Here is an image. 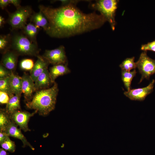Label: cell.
Returning <instances> with one entry per match:
<instances>
[{"label": "cell", "instance_id": "1", "mask_svg": "<svg viewBox=\"0 0 155 155\" xmlns=\"http://www.w3.org/2000/svg\"><path fill=\"white\" fill-rule=\"evenodd\" d=\"M49 22L46 33L52 37L67 38L98 29L106 21L95 12L85 13L75 4H69L58 8L40 5L38 6Z\"/></svg>", "mask_w": 155, "mask_h": 155}, {"label": "cell", "instance_id": "2", "mask_svg": "<svg viewBox=\"0 0 155 155\" xmlns=\"http://www.w3.org/2000/svg\"><path fill=\"white\" fill-rule=\"evenodd\" d=\"M58 92V85L55 82L50 88L36 91L26 105L28 108L37 111L40 115H47L55 108Z\"/></svg>", "mask_w": 155, "mask_h": 155}, {"label": "cell", "instance_id": "3", "mask_svg": "<svg viewBox=\"0 0 155 155\" xmlns=\"http://www.w3.org/2000/svg\"><path fill=\"white\" fill-rule=\"evenodd\" d=\"M11 47L19 55L37 57L39 55V49L37 44L21 34H16L11 36Z\"/></svg>", "mask_w": 155, "mask_h": 155}, {"label": "cell", "instance_id": "4", "mask_svg": "<svg viewBox=\"0 0 155 155\" xmlns=\"http://www.w3.org/2000/svg\"><path fill=\"white\" fill-rule=\"evenodd\" d=\"M119 1L117 0H99L92 5V8L99 11L109 22L113 30L115 28V13Z\"/></svg>", "mask_w": 155, "mask_h": 155}, {"label": "cell", "instance_id": "5", "mask_svg": "<svg viewBox=\"0 0 155 155\" xmlns=\"http://www.w3.org/2000/svg\"><path fill=\"white\" fill-rule=\"evenodd\" d=\"M32 12L30 6L21 7L9 15L8 22L13 29H23L27 24L28 19L32 15Z\"/></svg>", "mask_w": 155, "mask_h": 155}, {"label": "cell", "instance_id": "6", "mask_svg": "<svg viewBox=\"0 0 155 155\" xmlns=\"http://www.w3.org/2000/svg\"><path fill=\"white\" fill-rule=\"evenodd\" d=\"M136 64L142 75L139 83L145 78L149 80L150 76L155 74V60L147 55V51H144L141 54Z\"/></svg>", "mask_w": 155, "mask_h": 155}, {"label": "cell", "instance_id": "7", "mask_svg": "<svg viewBox=\"0 0 155 155\" xmlns=\"http://www.w3.org/2000/svg\"><path fill=\"white\" fill-rule=\"evenodd\" d=\"M42 57L53 65L67 63L65 48L63 45L53 49L46 50Z\"/></svg>", "mask_w": 155, "mask_h": 155}, {"label": "cell", "instance_id": "8", "mask_svg": "<svg viewBox=\"0 0 155 155\" xmlns=\"http://www.w3.org/2000/svg\"><path fill=\"white\" fill-rule=\"evenodd\" d=\"M37 113L36 111L32 113L27 111H22L20 110L17 111L10 115L11 120L20 128L25 132L30 131L28 124L31 117Z\"/></svg>", "mask_w": 155, "mask_h": 155}, {"label": "cell", "instance_id": "9", "mask_svg": "<svg viewBox=\"0 0 155 155\" xmlns=\"http://www.w3.org/2000/svg\"><path fill=\"white\" fill-rule=\"evenodd\" d=\"M154 83L155 80L153 79L146 87L130 89L125 91L124 94L131 100L143 101L147 96L153 91Z\"/></svg>", "mask_w": 155, "mask_h": 155}, {"label": "cell", "instance_id": "10", "mask_svg": "<svg viewBox=\"0 0 155 155\" xmlns=\"http://www.w3.org/2000/svg\"><path fill=\"white\" fill-rule=\"evenodd\" d=\"M22 78V93H23L27 102L30 101L33 98V93L36 91L34 82L30 75L24 73Z\"/></svg>", "mask_w": 155, "mask_h": 155}, {"label": "cell", "instance_id": "11", "mask_svg": "<svg viewBox=\"0 0 155 155\" xmlns=\"http://www.w3.org/2000/svg\"><path fill=\"white\" fill-rule=\"evenodd\" d=\"M20 128H18V126L11 120L6 128L5 132L9 136H11L20 140L22 142L24 147L29 146L32 150L34 148L28 141L26 139L22 133Z\"/></svg>", "mask_w": 155, "mask_h": 155}, {"label": "cell", "instance_id": "12", "mask_svg": "<svg viewBox=\"0 0 155 155\" xmlns=\"http://www.w3.org/2000/svg\"><path fill=\"white\" fill-rule=\"evenodd\" d=\"M19 55L13 50L8 51L3 54L1 63L13 72L16 67Z\"/></svg>", "mask_w": 155, "mask_h": 155}, {"label": "cell", "instance_id": "13", "mask_svg": "<svg viewBox=\"0 0 155 155\" xmlns=\"http://www.w3.org/2000/svg\"><path fill=\"white\" fill-rule=\"evenodd\" d=\"M32 69L30 71V75L33 81L35 82L38 77L48 67L49 63L42 56L39 55Z\"/></svg>", "mask_w": 155, "mask_h": 155}, {"label": "cell", "instance_id": "14", "mask_svg": "<svg viewBox=\"0 0 155 155\" xmlns=\"http://www.w3.org/2000/svg\"><path fill=\"white\" fill-rule=\"evenodd\" d=\"M70 71L67 66V63L53 65L50 68L49 71L52 82L54 83L58 77L68 74Z\"/></svg>", "mask_w": 155, "mask_h": 155}, {"label": "cell", "instance_id": "15", "mask_svg": "<svg viewBox=\"0 0 155 155\" xmlns=\"http://www.w3.org/2000/svg\"><path fill=\"white\" fill-rule=\"evenodd\" d=\"M34 83L36 91L48 88L53 84L48 69H45L38 77Z\"/></svg>", "mask_w": 155, "mask_h": 155}, {"label": "cell", "instance_id": "16", "mask_svg": "<svg viewBox=\"0 0 155 155\" xmlns=\"http://www.w3.org/2000/svg\"><path fill=\"white\" fill-rule=\"evenodd\" d=\"M9 82L13 94L21 96L22 93V77L12 72L9 76Z\"/></svg>", "mask_w": 155, "mask_h": 155}, {"label": "cell", "instance_id": "17", "mask_svg": "<svg viewBox=\"0 0 155 155\" xmlns=\"http://www.w3.org/2000/svg\"><path fill=\"white\" fill-rule=\"evenodd\" d=\"M30 20L33 24L37 26L42 28L45 31L48 25V20L43 13L40 11L35 13L30 17Z\"/></svg>", "mask_w": 155, "mask_h": 155}, {"label": "cell", "instance_id": "18", "mask_svg": "<svg viewBox=\"0 0 155 155\" xmlns=\"http://www.w3.org/2000/svg\"><path fill=\"white\" fill-rule=\"evenodd\" d=\"M40 28L30 22L27 24L23 29L25 35L32 42L37 43L36 37Z\"/></svg>", "mask_w": 155, "mask_h": 155}, {"label": "cell", "instance_id": "19", "mask_svg": "<svg viewBox=\"0 0 155 155\" xmlns=\"http://www.w3.org/2000/svg\"><path fill=\"white\" fill-rule=\"evenodd\" d=\"M20 97L21 96L14 95L10 98L5 109L10 115L14 112L21 109Z\"/></svg>", "mask_w": 155, "mask_h": 155}, {"label": "cell", "instance_id": "20", "mask_svg": "<svg viewBox=\"0 0 155 155\" xmlns=\"http://www.w3.org/2000/svg\"><path fill=\"white\" fill-rule=\"evenodd\" d=\"M136 71L134 69L131 71H128L125 70L121 71V78L125 88L127 91L129 90L132 80L135 76Z\"/></svg>", "mask_w": 155, "mask_h": 155}, {"label": "cell", "instance_id": "21", "mask_svg": "<svg viewBox=\"0 0 155 155\" xmlns=\"http://www.w3.org/2000/svg\"><path fill=\"white\" fill-rule=\"evenodd\" d=\"M11 45V36L9 34L0 36V50L3 54L9 50Z\"/></svg>", "mask_w": 155, "mask_h": 155}, {"label": "cell", "instance_id": "22", "mask_svg": "<svg viewBox=\"0 0 155 155\" xmlns=\"http://www.w3.org/2000/svg\"><path fill=\"white\" fill-rule=\"evenodd\" d=\"M11 121L10 115L5 108H0V131H5Z\"/></svg>", "mask_w": 155, "mask_h": 155}, {"label": "cell", "instance_id": "23", "mask_svg": "<svg viewBox=\"0 0 155 155\" xmlns=\"http://www.w3.org/2000/svg\"><path fill=\"white\" fill-rule=\"evenodd\" d=\"M135 57L128 58L124 60L119 67L122 70L129 71L132 69H135L137 67L136 63L134 62Z\"/></svg>", "mask_w": 155, "mask_h": 155}, {"label": "cell", "instance_id": "24", "mask_svg": "<svg viewBox=\"0 0 155 155\" xmlns=\"http://www.w3.org/2000/svg\"><path fill=\"white\" fill-rule=\"evenodd\" d=\"M0 91L6 92L10 98L14 95L12 93L9 82V77L0 78Z\"/></svg>", "mask_w": 155, "mask_h": 155}, {"label": "cell", "instance_id": "25", "mask_svg": "<svg viewBox=\"0 0 155 155\" xmlns=\"http://www.w3.org/2000/svg\"><path fill=\"white\" fill-rule=\"evenodd\" d=\"M0 144L2 148L5 150L11 153L15 151L16 146L15 143L10 139L9 137Z\"/></svg>", "mask_w": 155, "mask_h": 155}, {"label": "cell", "instance_id": "26", "mask_svg": "<svg viewBox=\"0 0 155 155\" xmlns=\"http://www.w3.org/2000/svg\"><path fill=\"white\" fill-rule=\"evenodd\" d=\"M34 64V61L32 59H24L20 61V67L22 70L30 71L33 68Z\"/></svg>", "mask_w": 155, "mask_h": 155}, {"label": "cell", "instance_id": "27", "mask_svg": "<svg viewBox=\"0 0 155 155\" xmlns=\"http://www.w3.org/2000/svg\"><path fill=\"white\" fill-rule=\"evenodd\" d=\"M13 72L8 70L2 64H0V78L9 77Z\"/></svg>", "mask_w": 155, "mask_h": 155}, {"label": "cell", "instance_id": "28", "mask_svg": "<svg viewBox=\"0 0 155 155\" xmlns=\"http://www.w3.org/2000/svg\"><path fill=\"white\" fill-rule=\"evenodd\" d=\"M141 49L144 51H151L155 52V40L141 46Z\"/></svg>", "mask_w": 155, "mask_h": 155}, {"label": "cell", "instance_id": "29", "mask_svg": "<svg viewBox=\"0 0 155 155\" xmlns=\"http://www.w3.org/2000/svg\"><path fill=\"white\" fill-rule=\"evenodd\" d=\"M10 99L7 94L0 91V103L1 104H7Z\"/></svg>", "mask_w": 155, "mask_h": 155}, {"label": "cell", "instance_id": "30", "mask_svg": "<svg viewBox=\"0 0 155 155\" xmlns=\"http://www.w3.org/2000/svg\"><path fill=\"white\" fill-rule=\"evenodd\" d=\"M59 1L61 2L62 5H66L69 4H75L79 1L78 0H61Z\"/></svg>", "mask_w": 155, "mask_h": 155}, {"label": "cell", "instance_id": "31", "mask_svg": "<svg viewBox=\"0 0 155 155\" xmlns=\"http://www.w3.org/2000/svg\"><path fill=\"white\" fill-rule=\"evenodd\" d=\"M10 4H11L14 5L17 9H18L22 6H21L20 0H9Z\"/></svg>", "mask_w": 155, "mask_h": 155}, {"label": "cell", "instance_id": "32", "mask_svg": "<svg viewBox=\"0 0 155 155\" xmlns=\"http://www.w3.org/2000/svg\"><path fill=\"white\" fill-rule=\"evenodd\" d=\"M9 137L5 131H0V143L4 141Z\"/></svg>", "mask_w": 155, "mask_h": 155}, {"label": "cell", "instance_id": "33", "mask_svg": "<svg viewBox=\"0 0 155 155\" xmlns=\"http://www.w3.org/2000/svg\"><path fill=\"white\" fill-rule=\"evenodd\" d=\"M10 4L9 0H0V7L2 9H4Z\"/></svg>", "mask_w": 155, "mask_h": 155}, {"label": "cell", "instance_id": "34", "mask_svg": "<svg viewBox=\"0 0 155 155\" xmlns=\"http://www.w3.org/2000/svg\"><path fill=\"white\" fill-rule=\"evenodd\" d=\"M5 23V18L1 15L0 16V27L2 28Z\"/></svg>", "mask_w": 155, "mask_h": 155}, {"label": "cell", "instance_id": "35", "mask_svg": "<svg viewBox=\"0 0 155 155\" xmlns=\"http://www.w3.org/2000/svg\"><path fill=\"white\" fill-rule=\"evenodd\" d=\"M8 153L6 151L1 148L0 149V155H8Z\"/></svg>", "mask_w": 155, "mask_h": 155}]
</instances>
